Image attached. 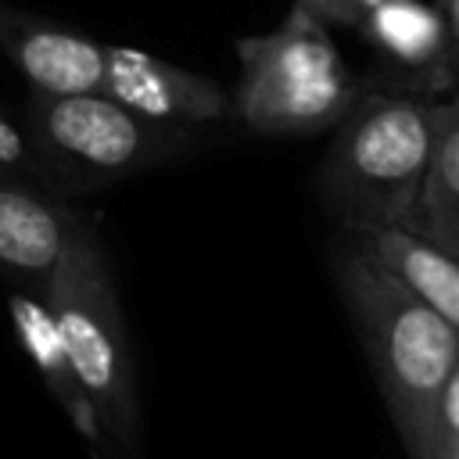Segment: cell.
I'll list each match as a JSON object with an SVG mask.
<instances>
[{
	"mask_svg": "<svg viewBox=\"0 0 459 459\" xmlns=\"http://www.w3.org/2000/svg\"><path fill=\"white\" fill-rule=\"evenodd\" d=\"M333 276L409 455L427 459L434 405L459 362V333L348 237Z\"/></svg>",
	"mask_w": 459,
	"mask_h": 459,
	"instance_id": "obj_1",
	"label": "cell"
},
{
	"mask_svg": "<svg viewBox=\"0 0 459 459\" xmlns=\"http://www.w3.org/2000/svg\"><path fill=\"white\" fill-rule=\"evenodd\" d=\"M434 143V97L362 93L330 129L316 186L344 230L409 226Z\"/></svg>",
	"mask_w": 459,
	"mask_h": 459,
	"instance_id": "obj_2",
	"label": "cell"
},
{
	"mask_svg": "<svg viewBox=\"0 0 459 459\" xmlns=\"http://www.w3.org/2000/svg\"><path fill=\"white\" fill-rule=\"evenodd\" d=\"M237 61L233 115L258 136L330 133L362 97L326 25L298 4L276 29L237 39Z\"/></svg>",
	"mask_w": 459,
	"mask_h": 459,
	"instance_id": "obj_3",
	"label": "cell"
},
{
	"mask_svg": "<svg viewBox=\"0 0 459 459\" xmlns=\"http://www.w3.org/2000/svg\"><path fill=\"white\" fill-rule=\"evenodd\" d=\"M39 298L47 301L57 323L75 380L86 391L104 427V437H111L126 452H136L140 405H136L129 330L118 308L111 269L104 262L100 240L90 222L75 237L72 251L61 258L54 276L43 283Z\"/></svg>",
	"mask_w": 459,
	"mask_h": 459,
	"instance_id": "obj_4",
	"label": "cell"
},
{
	"mask_svg": "<svg viewBox=\"0 0 459 459\" xmlns=\"http://www.w3.org/2000/svg\"><path fill=\"white\" fill-rule=\"evenodd\" d=\"M29 129L43 172H72L86 179H111L154 165L183 140L179 126L151 122L108 93H36L29 104Z\"/></svg>",
	"mask_w": 459,
	"mask_h": 459,
	"instance_id": "obj_5",
	"label": "cell"
},
{
	"mask_svg": "<svg viewBox=\"0 0 459 459\" xmlns=\"http://www.w3.org/2000/svg\"><path fill=\"white\" fill-rule=\"evenodd\" d=\"M100 93H108L111 100L126 104L129 111L151 122H165L179 129L212 126L233 115V100L215 79L169 65L133 47H104Z\"/></svg>",
	"mask_w": 459,
	"mask_h": 459,
	"instance_id": "obj_6",
	"label": "cell"
},
{
	"mask_svg": "<svg viewBox=\"0 0 459 459\" xmlns=\"http://www.w3.org/2000/svg\"><path fill=\"white\" fill-rule=\"evenodd\" d=\"M355 32L398 72L405 93L437 97L455 90L448 32L434 4L423 0H380L366 11Z\"/></svg>",
	"mask_w": 459,
	"mask_h": 459,
	"instance_id": "obj_7",
	"label": "cell"
},
{
	"mask_svg": "<svg viewBox=\"0 0 459 459\" xmlns=\"http://www.w3.org/2000/svg\"><path fill=\"white\" fill-rule=\"evenodd\" d=\"M86 219L50 194L0 172V269L36 283V294L72 251Z\"/></svg>",
	"mask_w": 459,
	"mask_h": 459,
	"instance_id": "obj_8",
	"label": "cell"
},
{
	"mask_svg": "<svg viewBox=\"0 0 459 459\" xmlns=\"http://www.w3.org/2000/svg\"><path fill=\"white\" fill-rule=\"evenodd\" d=\"M0 50L18 65L36 93H100L104 43L57 29L43 18L0 7Z\"/></svg>",
	"mask_w": 459,
	"mask_h": 459,
	"instance_id": "obj_9",
	"label": "cell"
},
{
	"mask_svg": "<svg viewBox=\"0 0 459 459\" xmlns=\"http://www.w3.org/2000/svg\"><path fill=\"white\" fill-rule=\"evenodd\" d=\"M344 237L398 276L420 301H427L459 333V258L437 244L416 237L405 226H366L344 230Z\"/></svg>",
	"mask_w": 459,
	"mask_h": 459,
	"instance_id": "obj_10",
	"label": "cell"
},
{
	"mask_svg": "<svg viewBox=\"0 0 459 459\" xmlns=\"http://www.w3.org/2000/svg\"><path fill=\"white\" fill-rule=\"evenodd\" d=\"M405 230L459 258V86L434 97V143Z\"/></svg>",
	"mask_w": 459,
	"mask_h": 459,
	"instance_id": "obj_11",
	"label": "cell"
},
{
	"mask_svg": "<svg viewBox=\"0 0 459 459\" xmlns=\"http://www.w3.org/2000/svg\"><path fill=\"white\" fill-rule=\"evenodd\" d=\"M7 308H11V319H14L18 333H22V344L36 359V366H39L47 387L54 391V398L65 405V412L72 416V423L79 427V434L86 441H93V448H100L108 441L104 437V427H100V420H97L86 391L75 380V369L68 362V351L61 344L57 323H54L47 301L39 294H29V290H11Z\"/></svg>",
	"mask_w": 459,
	"mask_h": 459,
	"instance_id": "obj_12",
	"label": "cell"
},
{
	"mask_svg": "<svg viewBox=\"0 0 459 459\" xmlns=\"http://www.w3.org/2000/svg\"><path fill=\"white\" fill-rule=\"evenodd\" d=\"M459 455V362L452 366L430 423V455L427 459H455Z\"/></svg>",
	"mask_w": 459,
	"mask_h": 459,
	"instance_id": "obj_13",
	"label": "cell"
},
{
	"mask_svg": "<svg viewBox=\"0 0 459 459\" xmlns=\"http://www.w3.org/2000/svg\"><path fill=\"white\" fill-rule=\"evenodd\" d=\"M0 172H39L43 176V161L39 154L29 147V140L22 136V129H14V122H7V115L0 111Z\"/></svg>",
	"mask_w": 459,
	"mask_h": 459,
	"instance_id": "obj_14",
	"label": "cell"
},
{
	"mask_svg": "<svg viewBox=\"0 0 459 459\" xmlns=\"http://www.w3.org/2000/svg\"><path fill=\"white\" fill-rule=\"evenodd\" d=\"M298 7H305L312 18H319L323 25H355V18H351V11L344 7V0H294Z\"/></svg>",
	"mask_w": 459,
	"mask_h": 459,
	"instance_id": "obj_15",
	"label": "cell"
},
{
	"mask_svg": "<svg viewBox=\"0 0 459 459\" xmlns=\"http://www.w3.org/2000/svg\"><path fill=\"white\" fill-rule=\"evenodd\" d=\"M445 32H448V54H452V79L459 86V0H434Z\"/></svg>",
	"mask_w": 459,
	"mask_h": 459,
	"instance_id": "obj_16",
	"label": "cell"
},
{
	"mask_svg": "<svg viewBox=\"0 0 459 459\" xmlns=\"http://www.w3.org/2000/svg\"><path fill=\"white\" fill-rule=\"evenodd\" d=\"M377 4H380V0H344V7L351 11V18H355V25H359V18H362L366 11H373ZM355 25H351V29H355Z\"/></svg>",
	"mask_w": 459,
	"mask_h": 459,
	"instance_id": "obj_17",
	"label": "cell"
},
{
	"mask_svg": "<svg viewBox=\"0 0 459 459\" xmlns=\"http://www.w3.org/2000/svg\"><path fill=\"white\" fill-rule=\"evenodd\" d=\"M455 459H459V455H455Z\"/></svg>",
	"mask_w": 459,
	"mask_h": 459,
	"instance_id": "obj_18",
	"label": "cell"
}]
</instances>
